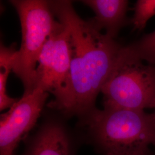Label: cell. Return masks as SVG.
I'll use <instances>...</instances> for the list:
<instances>
[{"label":"cell","instance_id":"6","mask_svg":"<svg viewBox=\"0 0 155 155\" xmlns=\"http://www.w3.org/2000/svg\"><path fill=\"white\" fill-rule=\"evenodd\" d=\"M48 97V93L35 89L24 94L1 115L0 155H14L21 140L37 122Z\"/></svg>","mask_w":155,"mask_h":155},{"label":"cell","instance_id":"10","mask_svg":"<svg viewBox=\"0 0 155 155\" xmlns=\"http://www.w3.org/2000/svg\"><path fill=\"white\" fill-rule=\"evenodd\" d=\"M128 45L141 60L155 66V31Z\"/></svg>","mask_w":155,"mask_h":155},{"label":"cell","instance_id":"12","mask_svg":"<svg viewBox=\"0 0 155 155\" xmlns=\"http://www.w3.org/2000/svg\"><path fill=\"white\" fill-rule=\"evenodd\" d=\"M145 155H155V151L154 152L151 150L147 154H146Z\"/></svg>","mask_w":155,"mask_h":155},{"label":"cell","instance_id":"7","mask_svg":"<svg viewBox=\"0 0 155 155\" xmlns=\"http://www.w3.org/2000/svg\"><path fill=\"white\" fill-rule=\"evenodd\" d=\"M76 140L59 120L44 122L28 140L22 155H74Z\"/></svg>","mask_w":155,"mask_h":155},{"label":"cell","instance_id":"3","mask_svg":"<svg viewBox=\"0 0 155 155\" xmlns=\"http://www.w3.org/2000/svg\"><path fill=\"white\" fill-rule=\"evenodd\" d=\"M104 108L155 109V66L122 46L101 91Z\"/></svg>","mask_w":155,"mask_h":155},{"label":"cell","instance_id":"4","mask_svg":"<svg viewBox=\"0 0 155 155\" xmlns=\"http://www.w3.org/2000/svg\"><path fill=\"white\" fill-rule=\"evenodd\" d=\"M20 18L22 32L20 48L17 51L13 72L21 81L24 94L34 90L36 68L41 51L60 22L55 19L48 1L12 0Z\"/></svg>","mask_w":155,"mask_h":155},{"label":"cell","instance_id":"11","mask_svg":"<svg viewBox=\"0 0 155 155\" xmlns=\"http://www.w3.org/2000/svg\"><path fill=\"white\" fill-rule=\"evenodd\" d=\"M155 15V0H138L134 6V15L131 20L134 29H144L148 21Z\"/></svg>","mask_w":155,"mask_h":155},{"label":"cell","instance_id":"5","mask_svg":"<svg viewBox=\"0 0 155 155\" xmlns=\"http://www.w3.org/2000/svg\"><path fill=\"white\" fill-rule=\"evenodd\" d=\"M71 55L70 33L66 26L60 22L47 39L39 56L34 90L40 89L54 95L61 89L68 76Z\"/></svg>","mask_w":155,"mask_h":155},{"label":"cell","instance_id":"1","mask_svg":"<svg viewBox=\"0 0 155 155\" xmlns=\"http://www.w3.org/2000/svg\"><path fill=\"white\" fill-rule=\"evenodd\" d=\"M48 1L55 16L69 30L72 55L66 81L48 106L64 116L82 118L95 108L122 45L101 33L91 19H82L71 1Z\"/></svg>","mask_w":155,"mask_h":155},{"label":"cell","instance_id":"9","mask_svg":"<svg viewBox=\"0 0 155 155\" xmlns=\"http://www.w3.org/2000/svg\"><path fill=\"white\" fill-rule=\"evenodd\" d=\"M15 45L5 47L1 45L0 48V110L11 108L17 99L12 98L6 93V82L9 73L13 70L17 52Z\"/></svg>","mask_w":155,"mask_h":155},{"label":"cell","instance_id":"8","mask_svg":"<svg viewBox=\"0 0 155 155\" xmlns=\"http://www.w3.org/2000/svg\"><path fill=\"white\" fill-rule=\"evenodd\" d=\"M81 2L90 7L95 16L91 20L96 26L105 30V34L114 39L126 24L129 1L127 0H84Z\"/></svg>","mask_w":155,"mask_h":155},{"label":"cell","instance_id":"13","mask_svg":"<svg viewBox=\"0 0 155 155\" xmlns=\"http://www.w3.org/2000/svg\"><path fill=\"white\" fill-rule=\"evenodd\" d=\"M153 113V116H154V117H155V111H153V113Z\"/></svg>","mask_w":155,"mask_h":155},{"label":"cell","instance_id":"2","mask_svg":"<svg viewBox=\"0 0 155 155\" xmlns=\"http://www.w3.org/2000/svg\"><path fill=\"white\" fill-rule=\"evenodd\" d=\"M81 120L87 141L100 155H145L155 147L153 113L95 107Z\"/></svg>","mask_w":155,"mask_h":155}]
</instances>
